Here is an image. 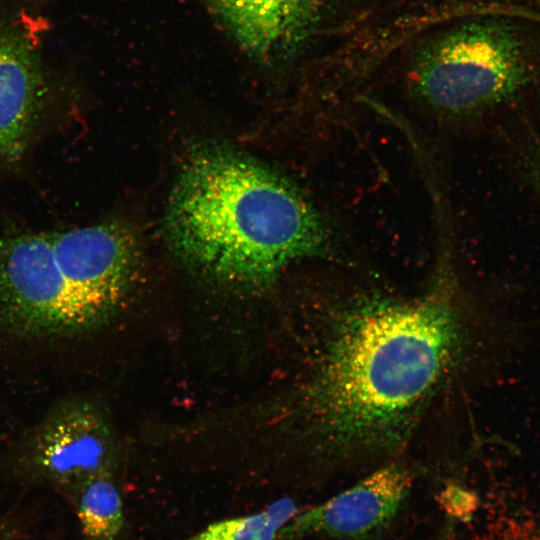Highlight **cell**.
<instances>
[{
	"label": "cell",
	"instance_id": "6da1fadb",
	"mask_svg": "<svg viewBox=\"0 0 540 540\" xmlns=\"http://www.w3.org/2000/svg\"><path fill=\"white\" fill-rule=\"evenodd\" d=\"M448 296L441 280L415 299L364 294L328 312L297 402L320 465L380 460L406 445L457 346Z\"/></svg>",
	"mask_w": 540,
	"mask_h": 540
},
{
	"label": "cell",
	"instance_id": "7a4b0ae2",
	"mask_svg": "<svg viewBox=\"0 0 540 540\" xmlns=\"http://www.w3.org/2000/svg\"><path fill=\"white\" fill-rule=\"evenodd\" d=\"M173 253L188 267L240 290L270 286L289 265L329 256L331 233L287 179L222 145L183 162L164 215Z\"/></svg>",
	"mask_w": 540,
	"mask_h": 540
},
{
	"label": "cell",
	"instance_id": "3957f363",
	"mask_svg": "<svg viewBox=\"0 0 540 540\" xmlns=\"http://www.w3.org/2000/svg\"><path fill=\"white\" fill-rule=\"evenodd\" d=\"M134 235L116 223L0 237V322L32 335L102 323L139 263Z\"/></svg>",
	"mask_w": 540,
	"mask_h": 540
},
{
	"label": "cell",
	"instance_id": "277c9868",
	"mask_svg": "<svg viewBox=\"0 0 540 540\" xmlns=\"http://www.w3.org/2000/svg\"><path fill=\"white\" fill-rule=\"evenodd\" d=\"M524 48L512 27L485 19L426 41L411 61L414 94L430 109L459 117L506 101L530 79Z\"/></svg>",
	"mask_w": 540,
	"mask_h": 540
},
{
	"label": "cell",
	"instance_id": "5b68a950",
	"mask_svg": "<svg viewBox=\"0 0 540 540\" xmlns=\"http://www.w3.org/2000/svg\"><path fill=\"white\" fill-rule=\"evenodd\" d=\"M411 485L407 469L397 464L382 466L326 502L298 512L280 530L277 540L306 536L368 539L390 524Z\"/></svg>",
	"mask_w": 540,
	"mask_h": 540
},
{
	"label": "cell",
	"instance_id": "8992f818",
	"mask_svg": "<svg viewBox=\"0 0 540 540\" xmlns=\"http://www.w3.org/2000/svg\"><path fill=\"white\" fill-rule=\"evenodd\" d=\"M31 440L34 467L61 487L81 488L104 475L112 458V435L106 421L96 408L80 401L53 409Z\"/></svg>",
	"mask_w": 540,
	"mask_h": 540
},
{
	"label": "cell",
	"instance_id": "52a82bcc",
	"mask_svg": "<svg viewBox=\"0 0 540 540\" xmlns=\"http://www.w3.org/2000/svg\"><path fill=\"white\" fill-rule=\"evenodd\" d=\"M217 22L248 55L269 62L301 48L318 28L322 0H205Z\"/></svg>",
	"mask_w": 540,
	"mask_h": 540
},
{
	"label": "cell",
	"instance_id": "ba28073f",
	"mask_svg": "<svg viewBox=\"0 0 540 540\" xmlns=\"http://www.w3.org/2000/svg\"><path fill=\"white\" fill-rule=\"evenodd\" d=\"M42 91L33 49L15 30L0 24V158L24 148L40 112Z\"/></svg>",
	"mask_w": 540,
	"mask_h": 540
},
{
	"label": "cell",
	"instance_id": "9c48e42d",
	"mask_svg": "<svg viewBox=\"0 0 540 540\" xmlns=\"http://www.w3.org/2000/svg\"><path fill=\"white\" fill-rule=\"evenodd\" d=\"M77 513L87 540H113L124 524L120 494L104 475L81 487Z\"/></svg>",
	"mask_w": 540,
	"mask_h": 540
},
{
	"label": "cell",
	"instance_id": "30bf717a",
	"mask_svg": "<svg viewBox=\"0 0 540 540\" xmlns=\"http://www.w3.org/2000/svg\"><path fill=\"white\" fill-rule=\"evenodd\" d=\"M297 513L295 502L283 498L258 513L214 522L184 540H277Z\"/></svg>",
	"mask_w": 540,
	"mask_h": 540
},
{
	"label": "cell",
	"instance_id": "8fae6325",
	"mask_svg": "<svg viewBox=\"0 0 540 540\" xmlns=\"http://www.w3.org/2000/svg\"><path fill=\"white\" fill-rule=\"evenodd\" d=\"M441 503L447 512L458 516L471 509L472 496L461 488L447 487L441 494Z\"/></svg>",
	"mask_w": 540,
	"mask_h": 540
},
{
	"label": "cell",
	"instance_id": "7c38bea8",
	"mask_svg": "<svg viewBox=\"0 0 540 540\" xmlns=\"http://www.w3.org/2000/svg\"><path fill=\"white\" fill-rule=\"evenodd\" d=\"M530 169L536 184L540 188V144L537 145L533 152Z\"/></svg>",
	"mask_w": 540,
	"mask_h": 540
},
{
	"label": "cell",
	"instance_id": "4fadbf2b",
	"mask_svg": "<svg viewBox=\"0 0 540 540\" xmlns=\"http://www.w3.org/2000/svg\"><path fill=\"white\" fill-rule=\"evenodd\" d=\"M0 540H7L6 537L2 534L1 531H0Z\"/></svg>",
	"mask_w": 540,
	"mask_h": 540
},
{
	"label": "cell",
	"instance_id": "5bb4252c",
	"mask_svg": "<svg viewBox=\"0 0 540 540\" xmlns=\"http://www.w3.org/2000/svg\"><path fill=\"white\" fill-rule=\"evenodd\" d=\"M441 540H443V539H441Z\"/></svg>",
	"mask_w": 540,
	"mask_h": 540
}]
</instances>
